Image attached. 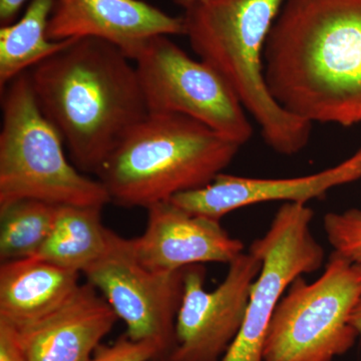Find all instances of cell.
<instances>
[{"instance_id": "ba28073f", "label": "cell", "mask_w": 361, "mask_h": 361, "mask_svg": "<svg viewBox=\"0 0 361 361\" xmlns=\"http://www.w3.org/2000/svg\"><path fill=\"white\" fill-rule=\"evenodd\" d=\"M313 211L306 204L285 203L262 238L249 251L262 262L241 329L220 361H263L270 322L279 301L297 277L315 272L324 250L311 231Z\"/></svg>"}, {"instance_id": "d6986e66", "label": "cell", "mask_w": 361, "mask_h": 361, "mask_svg": "<svg viewBox=\"0 0 361 361\" xmlns=\"http://www.w3.org/2000/svg\"><path fill=\"white\" fill-rule=\"evenodd\" d=\"M323 228L334 251L353 262L361 264V210L348 209L342 213H329Z\"/></svg>"}, {"instance_id": "4fadbf2b", "label": "cell", "mask_w": 361, "mask_h": 361, "mask_svg": "<svg viewBox=\"0 0 361 361\" xmlns=\"http://www.w3.org/2000/svg\"><path fill=\"white\" fill-rule=\"evenodd\" d=\"M360 179L361 148L338 165L303 177L257 179L221 173L207 186L177 195L171 202L187 212L221 221L233 211L266 202L307 204Z\"/></svg>"}, {"instance_id": "3957f363", "label": "cell", "mask_w": 361, "mask_h": 361, "mask_svg": "<svg viewBox=\"0 0 361 361\" xmlns=\"http://www.w3.org/2000/svg\"><path fill=\"white\" fill-rule=\"evenodd\" d=\"M284 0H205L188 7L185 35L201 61L224 78L268 147L284 156L302 151L313 123L285 110L271 94L264 70L268 35Z\"/></svg>"}, {"instance_id": "44dd1931", "label": "cell", "mask_w": 361, "mask_h": 361, "mask_svg": "<svg viewBox=\"0 0 361 361\" xmlns=\"http://www.w3.org/2000/svg\"><path fill=\"white\" fill-rule=\"evenodd\" d=\"M0 361H28L18 329L0 320Z\"/></svg>"}, {"instance_id": "9c48e42d", "label": "cell", "mask_w": 361, "mask_h": 361, "mask_svg": "<svg viewBox=\"0 0 361 361\" xmlns=\"http://www.w3.org/2000/svg\"><path fill=\"white\" fill-rule=\"evenodd\" d=\"M186 268L149 269L135 257L130 239L114 232L108 252L82 274L125 322L130 338L155 341L168 357L175 348Z\"/></svg>"}, {"instance_id": "8992f818", "label": "cell", "mask_w": 361, "mask_h": 361, "mask_svg": "<svg viewBox=\"0 0 361 361\" xmlns=\"http://www.w3.org/2000/svg\"><path fill=\"white\" fill-rule=\"evenodd\" d=\"M361 295V264L334 251L322 276L297 277L278 303L263 361H334L355 344L350 314Z\"/></svg>"}, {"instance_id": "7402d4cb", "label": "cell", "mask_w": 361, "mask_h": 361, "mask_svg": "<svg viewBox=\"0 0 361 361\" xmlns=\"http://www.w3.org/2000/svg\"><path fill=\"white\" fill-rule=\"evenodd\" d=\"M27 0H0V23L2 25L13 23Z\"/></svg>"}, {"instance_id": "7c38bea8", "label": "cell", "mask_w": 361, "mask_h": 361, "mask_svg": "<svg viewBox=\"0 0 361 361\" xmlns=\"http://www.w3.org/2000/svg\"><path fill=\"white\" fill-rule=\"evenodd\" d=\"M185 35L184 20L142 0H56L47 37L104 40L134 59L140 49L159 35Z\"/></svg>"}, {"instance_id": "cb8c5ba5", "label": "cell", "mask_w": 361, "mask_h": 361, "mask_svg": "<svg viewBox=\"0 0 361 361\" xmlns=\"http://www.w3.org/2000/svg\"><path fill=\"white\" fill-rule=\"evenodd\" d=\"M205 0H175L176 4H179L183 8L186 9L188 7L194 6V4H200Z\"/></svg>"}, {"instance_id": "ffe728a7", "label": "cell", "mask_w": 361, "mask_h": 361, "mask_svg": "<svg viewBox=\"0 0 361 361\" xmlns=\"http://www.w3.org/2000/svg\"><path fill=\"white\" fill-rule=\"evenodd\" d=\"M167 355L160 344L151 341H133L127 334L111 344L99 346L87 361H152Z\"/></svg>"}, {"instance_id": "ac0fdd59", "label": "cell", "mask_w": 361, "mask_h": 361, "mask_svg": "<svg viewBox=\"0 0 361 361\" xmlns=\"http://www.w3.org/2000/svg\"><path fill=\"white\" fill-rule=\"evenodd\" d=\"M58 206L32 199L0 206L1 262L37 255L51 231Z\"/></svg>"}, {"instance_id": "52a82bcc", "label": "cell", "mask_w": 361, "mask_h": 361, "mask_svg": "<svg viewBox=\"0 0 361 361\" xmlns=\"http://www.w3.org/2000/svg\"><path fill=\"white\" fill-rule=\"evenodd\" d=\"M133 61L149 113L190 116L240 146L251 139L247 111L224 78L167 35L149 39Z\"/></svg>"}, {"instance_id": "9a60e30c", "label": "cell", "mask_w": 361, "mask_h": 361, "mask_svg": "<svg viewBox=\"0 0 361 361\" xmlns=\"http://www.w3.org/2000/svg\"><path fill=\"white\" fill-rule=\"evenodd\" d=\"M80 273L37 257L0 265V320L20 329L61 307L80 286Z\"/></svg>"}, {"instance_id": "277c9868", "label": "cell", "mask_w": 361, "mask_h": 361, "mask_svg": "<svg viewBox=\"0 0 361 361\" xmlns=\"http://www.w3.org/2000/svg\"><path fill=\"white\" fill-rule=\"evenodd\" d=\"M240 147L190 116L149 113L116 145L97 176L116 205L147 209L210 184Z\"/></svg>"}, {"instance_id": "7a4b0ae2", "label": "cell", "mask_w": 361, "mask_h": 361, "mask_svg": "<svg viewBox=\"0 0 361 361\" xmlns=\"http://www.w3.org/2000/svg\"><path fill=\"white\" fill-rule=\"evenodd\" d=\"M132 61L104 40L78 39L27 71L40 110L80 172L97 175L116 145L148 116Z\"/></svg>"}, {"instance_id": "e0dca14e", "label": "cell", "mask_w": 361, "mask_h": 361, "mask_svg": "<svg viewBox=\"0 0 361 361\" xmlns=\"http://www.w3.org/2000/svg\"><path fill=\"white\" fill-rule=\"evenodd\" d=\"M56 0H30L20 20L0 28V90L70 44L49 39L47 26Z\"/></svg>"}, {"instance_id": "5bb4252c", "label": "cell", "mask_w": 361, "mask_h": 361, "mask_svg": "<svg viewBox=\"0 0 361 361\" xmlns=\"http://www.w3.org/2000/svg\"><path fill=\"white\" fill-rule=\"evenodd\" d=\"M118 319L87 282L51 314L16 329L28 361H87Z\"/></svg>"}, {"instance_id": "30bf717a", "label": "cell", "mask_w": 361, "mask_h": 361, "mask_svg": "<svg viewBox=\"0 0 361 361\" xmlns=\"http://www.w3.org/2000/svg\"><path fill=\"white\" fill-rule=\"evenodd\" d=\"M222 283L207 291L203 264L185 270L184 295L176 320V344L167 361H220L245 318L262 262L253 252L230 263Z\"/></svg>"}, {"instance_id": "5b68a950", "label": "cell", "mask_w": 361, "mask_h": 361, "mask_svg": "<svg viewBox=\"0 0 361 361\" xmlns=\"http://www.w3.org/2000/svg\"><path fill=\"white\" fill-rule=\"evenodd\" d=\"M1 106L0 206L23 199L54 205L110 203L101 180L66 158L63 137L40 110L27 73L1 90Z\"/></svg>"}, {"instance_id": "d4e9b609", "label": "cell", "mask_w": 361, "mask_h": 361, "mask_svg": "<svg viewBox=\"0 0 361 361\" xmlns=\"http://www.w3.org/2000/svg\"><path fill=\"white\" fill-rule=\"evenodd\" d=\"M152 361H166V360H164V358L158 357V358H155V360H153Z\"/></svg>"}, {"instance_id": "6da1fadb", "label": "cell", "mask_w": 361, "mask_h": 361, "mask_svg": "<svg viewBox=\"0 0 361 361\" xmlns=\"http://www.w3.org/2000/svg\"><path fill=\"white\" fill-rule=\"evenodd\" d=\"M266 82L311 123H361V0H284L264 49Z\"/></svg>"}, {"instance_id": "603a6c76", "label": "cell", "mask_w": 361, "mask_h": 361, "mask_svg": "<svg viewBox=\"0 0 361 361\" xmlns=\"http://www.w3.org/2000/svg\"><path fill=\"white\" fill-rule=\"evenodd\" d=\"M349 322H350L353 329L357 331L358 336H361V295L355 308H353V312H351Z\"/></svg>"}, {"instance_id": "8fae6325", "label": "cell", "mask_w": 361, "mask_h": 361, "mask_svg": "<svg viewBox=\"0 0 361 361\" xmlns=\"http://www.w3.org/2000/svg\"><path fill=\"white\" fill-rule=\"evenodd\" d=\"M146 210V229L130 244L149 269L174 272L209 262L230 264L243 253V243L230 236L219 220L187 212L171 201Z\"/></svg>"}, {"instance_id": "2e32d148", "label": "cell", "mask_w": 361, "mask_h": 361, "mask_svg": "<svg viewBox=\"0 0 361 361\" xmlns=\"http://www.w3.org/2000/svg\"><path fill=\"white\" fill-rule=\"evenodd\" d=\"M103 208L59 205L51 231L33 257L84 273L110 248L114 231L104 225Z\"/></svg>"}]
</instances>
